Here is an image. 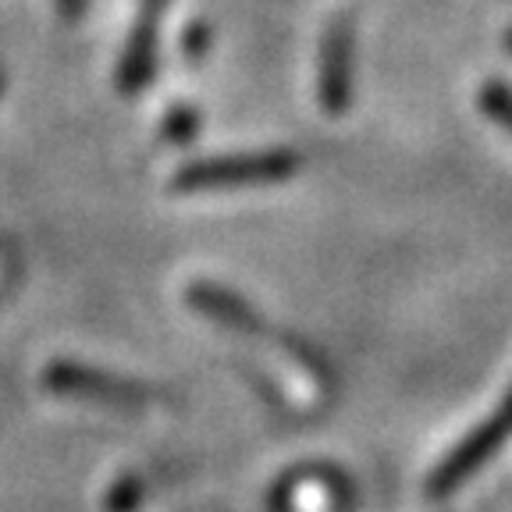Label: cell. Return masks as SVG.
I'll list each match as a JSON object with an SVG mask.
<instances>
[{
	"label": "cell",
	"instance_id": "obj_8",
	"mask_svg": "<svg viewBox=\"0 0 512 512\" xmlns=\"http://www.w3.org/2000/svg\"><path fill=\"white\" fill-rule=\"evenodd\" d=\"M146 498V480L139 477H121L104 498V509L107 512H136Z\"/></svg>",
	"mask_w": 512,
	"mask_h": 512
},
{
	"label": "cell",
	"instance_id": "obj_3",
	"mask_svg": "<svg viewBox=\"0 0 512 512\" xmlns=\"http://www.w3.org/2000/svg\"><path fill=\"white\" fill-rule=\"evenodd\" d=\"M509 438H512V388L502 399V406H498L495 413H491L488 420L463 441V445L452 448V452L445 456V463L431 473V480H427V495L445 498L456 488H463L466 477H473V473L488 463Z\"/></svg>",
	"mask_w": 512,
	"mask_h": 512
},
{
	"label": "cell",
	"instance_id": "obj_6",
	"mask_svg": "<svg viewBox=\"0 0 512 512\" xmlns=\"http://www.w3.org/2000/svg\"><path fill=\"white\" fill-rule=\"evenodd\" d=\"M185 299H189L192 310H200L207 320H214V324H221V328L235 331V335H260V331H264V317H260V310H253L246 299L235 296V292H228V288H221V285L196 281V285H189Z\"/></svg>",
	"mask_w": 512,
	"mask_h": 512
},
{
	"label": "cell",
	"instance_id": "obj_7",
	"mask_svg": "<svg viewBox=\"0 0 512 512\" xmlns=\"http://www.w3.org/2000/svg\"><path fill=\"white\" fill-rule=\"evenodd\" d=\"M480 111L512 136V86H505V82H498V79L484 82V86H480Z\"/></svg>",
	"mask_w": 512,
	"mask_h": 512
},
{
	"label": "cell",
	"instance_id": "obj_13",
	"mask_svg": "<svg viewBox=\"0 0 512 512\" xmlns=\"http://www.w3.org/2000/svg\"><path fill=\"white\" fill-rule=\"evenodd\" d=\"M0 93H4V75H0Z\"/></svg>",
	"mask_w": 512,
	"mask_h": 512
},
{
	"label": "cell",
	"instance_id": "obj_9",
	"mask_svg": "<svg viewBox=\"0 0 512 512\" xmlns=\"http://www.w3.org/2000/svg\"><path fill=\"white\" fill-rule=\"evenodd\" d=\"M196 132H200V114L192 111V107H175L168 114V121H164V136L171 143H189Z\"/></svg>",
	"mask_w": 512,
	"mask_h": 512
},
{
	"label": "cell",
	"instance_id": "obj_5",
	"mask_svg": "<svg viewBox=\"0 0 512 512\" xmlns=\"http://www.w3.org/2000/svg\"><path fill=\"white\" fill-rule=\"evenodd\" d=\"M171 0H139V15L128 32L118 64V86L125 96L143 93L157 72V22L168 11Z\"/></svg>",
	"mask_w": 512,
	"mask_h": 512
},
{
	"label": "cell",
	"instance_id": "obj_11",
	"mask_svg": "<svg viewBox=\"0 0 512 512\" xmlns=\"http://www.w3.org/2000/svg\"><path fill=\"white\" fill-rule=\"evenodd\" d=\"M54 4H57V15H61L64 22H79L89 8V0H54Z\"/></svg>",
	"mask_w": 512,
	"mask_h": 512
},
{
	"label": "cell",
	"instance_id": "obj_4",
	"mask_svg": "<svg viewBox=\"0 0 512 512\" xmlns=\"http://www.w3.org/2000/svg\"><path fill=\"white\" fill-rule=\"evenodd\" d=\"M352 68H356V22L352 15L331 18L320 40L317 96L328 114H345L352 104Z\"/></svg>",
	"mask_w": 512,
	"mask_h": 512
},
{
	"label": "cell",
	"instance_id": "obj_10",
	"mask_svg": "<svg viewBox=\"0 0 512 512\" xmlns=\"http://www.w3.org/2000/svg\"><path fill=\"white\" fill-rule=\"evenodd\" d=\"M182 47H185V54H189V61H200L203 54H207V47H210V29L207 25H189L185 29V40H182Z\"/></svg>",
	"mask_w": 512,
	"mask_h": 512
},
{
	"label": "cell",
	"instance_id": "obj_2",
	"mask_svg": "<svg viewBox=\"0 0 512 512\" xmlns=\"http://www.w3.org/2000/svg\"><path fill=\"white\" fill-rule=\"evenodd\" d=\"M43 388L54 395H68V399L93 402V406L125 409V413H139V409L153 406L160 399V392L150 384L125 381V377H114L96 367H82V363L68 360H57L43 370Z\"/></svg>",
	"mask_w": 512,
	"mask_h": 512
},
{
	"label": "cell",
	"instance_id": "obj_1",
	"mask_svg": "<svg viewBox=\"0 0 512 512\" xmlns=\"http://www.w3.org/2000/svg\"><path fill=\"white\" fill-rule=\"evenodd\" d=\"M299 171V153L292 150H264V153H232V157L192 160L175 175V192L200 189H235V185H267L285 182Z\"/></svg>",
	"mask_w": 512,
	"mask_h": 512
},
{
	"label": "cell",
	"instance_id": "obj_12",
	"mask_svg": "<svg viewBox=\"0 0 512 512\" xmlns=\"http://www.w3.org/2000/svg\"><path fill=\"white\" fill-rule=\"evenodd\" d=\"M505 43H509V50H512V29H509V36H505Z\"/></svg>",
	"mask_w": 512,
	"mask_h": 512
}]
</instances>
